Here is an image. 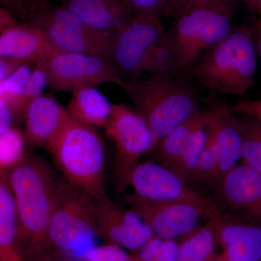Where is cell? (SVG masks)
<instances>
[{"instance_id":"45","label":"cell","mask_w":261,"mask_h":261,"mask_svg":"<svg viewBox=\"0 0 261 261\" xmlns=\"http://www.w3.org/2000/svg\"><path fill=\"white\" fill-rule=\"evenodd\" d=\"M260 261H261V260H260Z\"/></svg>"},{"instance_id":"34","label":"cell","mask_w":261,"mask_h":261,"mask_svg":"<svg viewBox=\"0 0 261 261\" xmlns=\"http://www.w3.org/2000/svg\"><path fill=\"white\" fill-rule=\"evenodd\" d=\"M233 114H241L245 116L255 117L261 119V99L239 101L230 108Z\"/></svg>"},{"instance_id":"29","label":"cell","mask_w":261,"mask_h":261,"mask_svg":"<svg viewBox=\"0 0 261 261\" xmlns=\"http://www.w3.org/2000/svg\"><path fill=\"white\" fill-rule=\"evenodd\" d=\"M46 87H47V75L45 61L35 63L30 78L23 89L19 101L18 120L24 118L25 110L28 107L29 103L42 95V92Z\"/></svg>"},{"instance_id":"20","label":"cell","mask_w":261,"mask_h":261,"mask_svg":"<svg viewBox=\"0 0 261 261\" xmlns=\"http://www.w3.org/2000/svg\"><path fill=\"white\" fill-rule=\"evenodd\" d=\"M113 107L97 87H85L72 92L66 110L70 117L83 124L105 128Z\"/></svg>"},{"instance_id":"18","label":"cell","mask_w":261,"mask_h":261,"mask_svg":"<svg viewBox=\"0 0 261 261\" xmlns=\"http://www.w3.org/2000/svg\"><path fill=\"white\" fill-rule=\"evenodd\" d=\"M61 6L89 27L112 35L135 15L122 0H63Z\"/></svg>"},{"instance_id":"36","label":"cell","mask_w":261,"mask_h":261,"mask_svg":"<svg viewBox=\"0 0 261 261\" xmlns=\"http://www.w3.org/2000/svg\"><path fill=\"white\" fill-rule=\"evenodd\" d=\"M14 116L6 103L0 100V135L4 134L13 126Z\"/></svg>"},{"instance_id":"31","label":"cell","mask_w":261,"mask_h":261,"mask_svg":"<svg viewBox=\"0 0 261 261\" xmlns=\"http://www.w3.org/2000/svg\"><path fill=\"white\" fill-rule=\"evenodd\" d=\"M209 125H210V129H209L208 138L206 142L205 148L202 151L194 181L214 183L215 175H216L218 166V154L216 145H215L212 126H211V112Z\"/></svg>"},{"instance_id":"21","label":"cell","mask_w":261,"mask_h":261,"mask_svg":"<svg viewBox=\"0 0 261 261\" xmlns=\"http://www.w3.org/2000/svg\"><path fill=\"white\" fill-rule=\"evenodd\" d=\"M0 261H24L18 243V216L6 177L0 181Z\"/></svg>"},{"instance_id":"43","label":"cell","mask_w":261,"mask_h":261,"mask_svg":"<svg viewBox=\"0 0 261 261\" xmlns=\"http://www.w3.org/2000/svg\"><path fill=\"white\" fill-rule=\"evenodd\" d=\"M257 11L258 12L259 16H260V20H259V23L257 27H261V2L260 4H259L258 7H257Z\"/></svg>"},{"instance_id":"5","label":"cell","mask_w":261,"mask_h":261,"mask_svg":"<svg viewBox=\"0 0 261 261\" xmlns=\"http://www.w3.org/2000/svg\"><path fill=\"white\" fill-rule=\"evenodd\" d=\"M126 93L159 142L200 111V99L183 80L173 75H149L128 82Z\"/></svg>"},{"instance_id":"25","label":"cell","mask_w":261,"mask_h":261,"mask_svg":"<svg viewBox=\"0 0 261 261\" xmlns=\"http://www.w3.org/2000/svg\"><path fill=\"white\" fill-rule=\"evenodd\" d=\"M240 122L243 133L242 162L261 174V119L245 116Z\"/></svg>"},{"instance_id":"44","label":"cell","mask_w":261,"mask_h":261,"mask_svg":"<svg viewBox=\"0 0 261 261\" xmlns=\"http://www.w3.org/2000/svg\"><path fill=\"white\" fill-rule=\"evenodd\" d=\"M56 261H86V260H56Z\"/></svg>"},{"instance_id":"26","label":"cell","mask_w":261,"mask_h":261,"mask_svg":"<svg viewBox=\"0 0 261 261\" xmlns=\"http://www.w3.org/2000/svg\"><path fill=\"white\" fill-rule=\"evenodd\" d=\"M25 63L18 68L13 75L0 82V100L6 103L11 110L15 120H18L19 101L23 89L30 78L34 67Z\"/></svg>"},{"instance_id":"41","label":"cell","mask_w":261,"mask_h":261,"mask_svg":"<svg viewBox=\"0 0 261 261\" xmlns=\"http://www.w3.org/2000/svg\"><path fill=\"white\" fill-rule=\"evenodd\" d=\"M244 2L246 4L247 8L252 11V10H257L261 0H244Z\"/></svg>"},{"instance_id":"1","label":"cell","mask_w":261,"mask_h":261,"mask_svg":"<svg viewBox=\"0 0 261 261\" xmlns=\"http://www.w3.org/2000/svg\"><path fill=\"white\" fill-rule=\"evenodd\" d=\"M6 177L13 196L18 216V238L28 243L27 253L45 260L49 252L48 228L57 181L49 165L41 158L25 154Z\"/></svg>"},{"instance_id":"9","label":"cell","mask_w":261,"mask_h":261,"mask_svg":"<svg viewBox=\"0 0 261 261\" xmlns=\"http://www.w3.org/2000/svg\"><path fill=\"white\" fill-rule=\"evenodd\" d=\"M166 37L160 15L135 14L115 34L111 61L121 74L137 79L154 48Z\"/></svg>"},{"instance_id":"7","label":"cell","mask_w":261,"mask_h":261,"mask_svg":"<svg viewBox=\"0 0 261 261\" xmlns=\"http://www.w3.org/2000/svg\"><path fill=\"white\" fill-rule=\"evenodd\" d=\"M128 207L148 225L154 236L165 240L183 238L199 227L202 220L222 214L214 201L181 200L155 202L126 195Z\"/></svg>"},{"instance_id":"13","label":"cell","mask_w":261,"mask_h":261,"mask_svg":"<svg viewBox=\"0 0 261 261\" xmlns=\"http://www.w3.org/2000/svg\"><path fill=\"white\" fill-rule=\"evenodd\" d=\"M94 202L99 236L106 243L133 252L154 237L148 225L138 215L115 203L108 195Z\"/></svg>"},{"instance_id":"10","label":"cell","mask_w":261,"mask_h":261,"mask_svg":"<svg viewBox=\"0 0 261 261\" xmlns=\"http://www.w3.org/2000/svg\"><path fill=\"white\" fill-rule=\"evenodd\" d=\"M118 174L122 188L132 189L126 195L141 200L155 202L207 200L187 187L176 173L154 161L135 163Z\"/></svg>"},{"instance_id":"8","label":"cell","mask_w":261,"mask_h":261,"mask_svg":"<svg viewBox=\"0 0 261 261\" xmlns=\"http://www.w3.org/2000/svg\"><path fill=\"white\" fill-rule=\"evenodd\" d=\"M47 87L56 92L85 87H97L111 83L121 87L125 92L128 82L112 61L101 57L84 53H61L45 61Z\"/></svg>"},{"instance_id":"32","label":"cell","mask_w":261,"mask_h":261,"mask_svg":"<svg viewBox=\"0 0 261 261\" xmlns=\"http://www.w3.org/2000/svg\"><path fill=\"white\" fill-rule=\"evenodd\" d=\"M86 261H135L132 253L113 244L97 245L84 255Z\"/></svg>"},{"instance_id":"6","label":"cell","mask_w":261,"mask_h":261,"mask_svg":"<svg viewBox=\"0 0 261 261\" xmlns=\"http://www.w3.org/2000/svg\"><path fill=\"white\" fill-rule=\"evenodd\" d=\"M231 5L183 12L166 34L178 73H189L201 57L227 37L232 29Z\"/></svg>"},{"instance_id":"11","label":"cell","mask_w":261,"mask_h":261,"mask_svg":"<svg viewBox=\"0 0 261 261\" xmlns=\"http://www.w3.org/2000/svg\"><path fill=\"white\" fill-rule=\"evenodd\" d=\"M41 27L62 53H84L111 61L114 35L89 27L63 7H53Z\"/></svg>"},{"instance_id":"14","label":"cell","mask_w":261,"mask_h":261,"mask_svg":"<svg viewBox=\"0 0 261 261\" xmlns=\"http://www.w3.org/2000/svg\"><path fill=\"white\" fill-rule=\"evenodd\" d=\"M212 219L220 249L217 261H260V223L229 214Z\"/></svg>"},{"instance_id":"17","label":"cell","mask_w":261,"mask_h":261,"mask_svg":"<svg viewBox=\"0 0 261 261\" xmlns=\"http://www.w3.org/2000/svg\"><path fill=\"white\" fill-rule=\"evenodd\" d=\"M211 112L215 145L218 154V166L214 182L219 183L242 159L243 133L240 120L233 116L226 105Z\"/></svg>"},{"instance_id":"40","label":"cell","mask_w":261,"mask_h":261,"mask_svg":"<svg viewBox=\"0 0 261 261\" xmlns=\"http://www.w3.org/2000/svg\"><path fill=\"white\" fill-rule=\"evenodd\" d=\"M255 42H256L257 53L260 58L261 63V27H257L256 36H255Z\"/></svg>"},{"instance_id":"16","label":"cell","mask_w":261,"mask_h":261,"mask_svg":"<svg viewBox=\"0 0 261 261\" xmlns=\"http://www.w3.org/2000/svg\"><path fill=\"white\" fill-rule=\"evenodd\" d=\"M61 53L45 29L37 24L18 23L0 35V57L37 63L47 61Z\"/></svg>"},{"instance_id":"4","label":"cell","mask_w":261,"mask_h":261,"mask_svg":"<svg viewBox=\"0 0 261 261\" xmlns=\"http://www.w3.org/2000/svg\"><path fill=\"white\" fill-rule=\"evenodd\" d=\"M101 238L94 199L65 180L58 179L54 205L48 228L50 250L83 260Z\"/></svg>"},{"instance_id":"3","label":"cell","mask_w":261,"mask_h":261,"mask_svg":"<svg viewBox=\"0 0 261 261\" xmlns=\"http://www.w3.org/2000/svg\"><path fill=\"white\" fill-rule=\"evenodd\" d=\"M257 54L253 33L239 27L201 57L189 73L206 88L242 96L254 85Z\"/></svg>"},{"instance_id":"35","label":"cell","mask_w":261,"mask_h":261,"mask_svg":"<svg viewBox=\"0 0 261 261\" xmlns=\"http://www.w3.org/2000/svg\"><path fill=\"white\" fill-rule=\"evenodd\" d=\"M25 63H28L15 58L0 57V82H3L13 75L20 67Z\"/></svg>"},{"instance_id":"37","label":"cell","mask_w":261,"mask_h":261,"mask_svg":"<svg viewBox=\"0 0 261 261\" xmlns=\"http://www.w3.org/2000/svg\"><path fill=\"white\" fill-rule=\"evenodd\" d=\"M233 1L234 0H189L181 13L214 5H231Z\"/></svg>"},{"instance_id":"15","label":"cell","mask_w":261,"mask_h":261,"mask_svg":"<svg viewBox=\"0 0 261 261\" xmlns=\"http://www.w3.org/2000/svg\"><path fill=\"white\" fill-rule=\"evenodd\" d=\"M219 197L240 215L261 224V174L242 162L219 182Z\"/></svg>"},{"instance_id":"33","label":"cell","mask_w":261,"mask_h":261,"mask_svg":"<svg viewBox=\"0 0 261 261\" xmlns=\"http://www.w3.org/2000/svg\"><path fill=\"white\" fill-rule=\"evenodd\" d=\"M135 14L161 15L164 13L168 0H122Z\"/></svg>"},{"instance_id":"24","label":"cell","mask_w":261,"mask_h":261,"mask_svg":"<svg viewBox=\"0 0 261 261\" xmlns=\"http://www.w3.org/2000/svg\"><path fill=\"white\" fill-rule=\"evenodd\" d=\"M209 119L210 111L207 112L205 120L195 130L181 159L173 170V172L176 173L184 181H194L195 179L201 155L208 138L210 129Z\"/></svg>"},{"instance_id":"23","label":"cell","mask_w":261,"mask_h":261,"mask_svg":"<svg viewBox=\"0 0 261 261\" xmlns=\"http://www.w3.org/2000/svg\"><path fill=\"white\" fill-rule=\"evenodd\" d=\"M218 243L213 219L178 241L177 261H217Z\"/></svg>"},{"instance_id":"28","label":"cell","mask_w":261,"mask_h":261,"mask_svg":"<svg viewBox=\"0 0 261 261\" xmlns=\"http://www.w3.org/2000/svg\"><path fill=\"white\" fill-rule=\"evenodd\" d=\"M178 241L152 237L132 252L135 261H177Z\"/></svg>"},{"instance_id":"38","label":"cell","mask_w":261,"mask_h":261,"mask_svg":"<svg viewBox=\"0 0 261 261\" xmlns=\"http://www.w3.org/2000/svg\"><path fill=\"white\" fill-rule=\"evenodd\" d=\"M188 1L189 0H168L164 14L171 17L177 16Z\"/></svg>"},{"instance_id":"42","label":"cell","mask_w":261,"mask_h":261,"mask_svg":"<svg viewBox=\"0 0 261 261\" xmlns=\"http://www.w3.org/2000/svg\"><path fill=\"white\" fill-rule=\"evenodd\" d=\"M33 1L35 2V3H37L38 5H39L41 8H43V9H51V7L49 5V3H48L47 0H33Z\"/></svg>"},{"instance_id":"39","label":"cell","mask_w":261,"mask_h":261,"mask_svg":"<svg viewBox=\"0 0 261 261\" xmlns=\"http://www.w3.org/2000/svg\"><path fill=\"white\" fill-rule=\"evenodd\" d=\"M16 24L18 23H17L15 17L9 11L2 8L0 10V31H1V33L14 27Z\"/></svg>"},{"instance_id":"19","label":"cell","mask_w":261,"mask_h":261,"mask_svg":"<svg viewBox=\"0 0 261 261\" xmlns=\"http://www.w3.org/2000/svg\"><path fill=\"white\" fill-rule=\"evenodd\" d=\"M68 112L54 97L39 96L25 110V140L34 147H45L60 129Z\"/></svg>"},{"instance_id":"22","label":"cell","mask_w":261,"mask_h":261,"mask_svg":"<svg viewBox=\"0 0 261 261\" xmlns=\"http://www.w3.org/2000/svg\"><path fill=\"white\" fill-rule=\"evenodd\" d=\"M207 114V112L198 111L180 123L172 132L160 141L152 150L154 161L173 171L191 140L192 135L197 127L205 120Z\"/></svg>"},{"instance_id":"30","label":"cell","mask_w":261,"mask_h":261,"mask_svg":"<svg viewBox=\"0 0 261 261\" xmlns=\"http://www.w3.org/2000/svg\"><path fill=\"white\" fill-rule=\"evenodd\" d=\"M3 8L23 23L40 25L47 18L50 10H44L33 0H0Z\"/></svg>"},{"instance_id":"12","label":"cell","mask_w":261,"mask_h":261,"mask_svg":"<svg viewBox=\"0 0 261 261\" xmlns=\"http://www.w3.org/2000/svg\"><path fill=\"white\" fill-rule=\"evenodd\" d=\"M104 128L116 145L118 173L138 162L142 156L153 150L159 142L140 111L128 105H113Z\"/></svg>"},{"instance_id":"2","label":"cell","mask_w":261,"mask_h":261,"mask_svg":"<svg viewBox=\"0 0 261 261\" xmlns=\"http://www.w3.org/2000/svg\"><path fill=\"white\" fill-rule=\"evenodd\" d=\"M46 148L65 181L94 200L107 195L106 152L95 128L77 121L68 113Z\"/></svg>"},{"instance_id":"27","label":"cell","mask_w":261,"mask_h":261,"mask_svg":"<svg viewBox=\"0 0 261 261\" xmlns=\"http://www.w3.org/2000/svg\"><path fill=\"white\" fill-rule=\"evenodd\" d=\"M25 136L13 126L0 135V167L1 173L8 172L23 159Z\"/></svg>"}]
</instances>
